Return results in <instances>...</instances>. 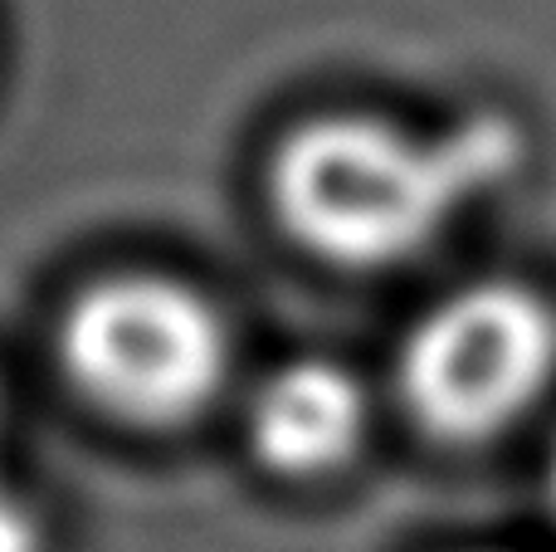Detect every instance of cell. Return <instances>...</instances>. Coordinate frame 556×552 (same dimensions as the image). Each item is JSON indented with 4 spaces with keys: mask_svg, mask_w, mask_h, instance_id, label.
<instances>
[{
    "mask_svg": "<svg viewBox=\"0 0 556 552\" xmlns=\"http://www.w3.org/2000/svg\"><path fill=\"white\" fill-rule=\"evenodd\" d=\"M522 162L513 117L479 113L425 133L371 113L298 123L269 162V201L288 240L342 269H391L434 244Z\"/></svg>",
    "mask_w": 556,
    "mask_h": 552,
    "instance_id": "1",
    "label": "cell"
},
{
    "mask_svg": "<svg viewBox=\"0 0 556 552\" xmlns=\"http://www.w3.org/2000/svg\"><path fill=\"white\" fill-rule=\"evenodd\" d=\"M59 362L88 406L127 426H181L230 381V328L201 289L113 274L64 309Z\"/></svg>",
    "mask_w": 556,
    "mask_h": 552,
    "instance_id": "2",
    "label": "cell"
},
{
    "mask_svg": "<svg viewBox=\"0 0 556 552\" xmlns=\"http://www.w3.org/2000/svg\"><path fill=\"white\" fill-rule=\"evenodd\" d=\"M556 381V313L522 284H469L410 323L395 357L401 406L444 446L513 430Z\"/></svg>",
    "mask_w": 556,
    "mask_h": 552,
    "instance_id": "3",
    "label": "cell"
},
{
    "mask_svg": "<svg viewBox=\"0 0 556 552\" xmlns=\"http://www.w3.org/2000/svg\"><path fill=\"white\" fill-rule=\"evenodd\" d=\"M244 426L264 469L283 479H323L362 450L371 397L342 362L298 357L254 387Z\"/></svg>",
    "mask_w": 556,
    "mask_h": 552,
    "instance_id": "4",
    "label": "cell"
},
{
    "mask_svg": "<svg viewBox=\"0 0 556 552\" xmlns=\"http://www.w3.org/2000/svg\"><path fill=\"white\" fill-rule=\"evenodd\" d=\"M45 534H39V518L15 489L0 479V552H39Z\"/></svg>",
    "mask_w": 556,
    "mask_h": 552,
    "instance_id": "5",
    "label": "cell"
},
{
    "mask_svg": "<svg viewBox=\"0 0 556 552\" xmlns=\"http://www.w3.org/2000/svg\"><path fill=\"white\" fill-rule=\"evenodd\" d=\"M547 504H552V514H556V446H552V455H547Z\"/></svg>",
    "mask_w": 556,
    "mask_h": 552,
    "instance_id": "6",
    "label": "cell"
},
{
    "mask_svg": "<svg viewBox=\"0 0 556 552\" xmlns=\"http://www.w3.org/2000/svg\"><path fill=\"white\" fill-rule=\"evenodd\" d=\"M0 421H5V416H0ZM0 479H5V475H0Z\"/></svg>",
    "mask_w": 556,
    "mask_h": 552,
    "instance_id": "7",
    "label": "cell"
}]
</instances>
